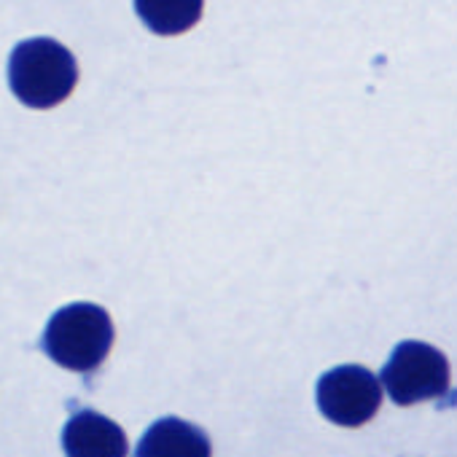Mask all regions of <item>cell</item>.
I'll return each mask as SVG.
<instances>
[{"label": "cell", "mask_w": 457, "mask_h": 457, "mask_svg": "<svg viewBox=\"0 0 457 457\" xmlns=\"http://www.w3.org/2000/svg\"><path fill=\"white\" fill-rule=\"evenodd\" d=\"M79 84V65L71 49L54 38H30L9 57V87L28 108H54Z\"/></svg>", "instance_id": "obj_1"}, {"label": "cell", "mask_w": 457, "mask_h": 457, "mask_svg": "<svg viewBox=\"0 0 457 457\" xmlns=\"http://www.w3.org/2000/svg\"><path fill=\"white\" fill-rule=\"evenodd\" d=\"M113 345L111 315L89 302H76L52 315L44 331L46 355L71 371L97 369Z\"/></svg>", "instance_id": "obj_2"}, {"label": "cell", "mask_w": 457, "mask_h": 457, "mask_svg": "<svg viewBox=\"0 0 457 457\" xmlns=\"http://www.w3.org/2000/svg\"><path fill=\"white\" fill-rule=\"evenodd\" d=\"M382 382L390 398L401 406L438 398L449 387V363L433 345L401 342L382 369Z\"/></svg>", "instance_id": "obj_3"}, {"label": "cell", "mask_w": 457, "mask_h": 457, "mask_svg": "<svg viewBox=\"0 0 457 457\" xmlns=\"http://www.w3.org/2000/svg\"><path fill=\"white\" fill-rule=\"evenodd\" d=\"M379 403L382 387L363 366H337L318 382V406L337 425H363L377 414Z\"/></svg>", "instance_id": "obj_4"}, {"label": "cell", "mask_w": 457, "mask_h": 457, "mask_svg": "<svg viewBox=\"0 0 457 457\" xmlns=\"http://www.w3.org/2000/svg\"><path fill=\"white\" fill-rule=\"evenodd\" d=\"M65 457H127L124 430L100 411H76L62 430Z\"/></svg>", "instance_id": "obj_5"}, {"label": "cell", "mask_w": 457, "mask_h": 457, "mask_svg": "<svg viewBox=\"0 0 457 457\" xmlns=\"http://www.w3.org/2000/svg\"><path fill=\"white\" fill-rule=\"evenodd\" d=\"M210 438L191 422L178 417H164L154 422L137 449L135 457H210Z\"/></svg>", "instance_id": "obj_6"}, {"label": "cell", "mask_w": 457, "mask_h": 457, "mask_svg": "<svg viewBox=\"0 0 457 457\" xmlns=\"http://www.w3.org/2000/svg\"><path fill=\"white\" fill-rule=\"evenodd\" d=\"M204 9V0H135L143 25L156 36H180L191 30Z\"/></svg>", "instance_id": "obj_7"}]
</instances>
